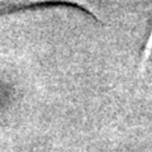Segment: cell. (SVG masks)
<instances>
[{"label": "cell", "instance_id": "1", "mask_svg": "<svg viewBox=\"0 0 152 152\" xmlns=\"http://www.w3.org/2000/svg\"><path fill=\"white\" fill-rule=\"evenodd\" d=\"M152 67V14H151V27L150 33L147 37V41L141 53V62H140V70L141 72H145L146 70Z\"/></svg>", "mask_w": 152, "mask_h": 152}]
</instances>
